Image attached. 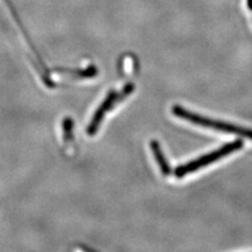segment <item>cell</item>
Wrapping results in <instances>:
<instances>
[{"mask_svg":"<svg viewBox=\"0 0 252 252\" xmlns=\"http://www.w3.org/2000/svg\"><path fill=\"white\" fill-rule=\"evenodd\" d=\"M172 113H173V115H176L179 118H181V119L186 120L188 122H191L196 125L203 126V127H207V128L216 129V130L224 131V132H231V133H235V135H240V136H243V137L252 140V129L239 127V126L230 124V123L208 119V118H206V117H203L198 114L189 112V110L181 107L179 105H175L172 107Z\"/></svg>","mask_w":252,"mask_h":252,"instance_id":"obj_1","label":"cell"},{"mask_svg":"<svg viewBox=\"0 0 252 252\" xmlns=\"http://www.w3.org/2000/svg\"><path fill=\"white\" fill-rule=\"evenodd\" d=\"M242 147H243V142L241 140L230 142V143L223 145L222 147L217 149V151H215V152L205 155L203 157H200L199 159H196L194 161H191V162H189L184 165H181V166H179L175 170V175L178 178H183L186 175H188V173L194 172L204 166H207V165H209V164L215 163L216 161L220 160V158L226 157L236 151H239V149H241Z\"/></svg>","mask_w":252,"mask_h":252,"instance_id":"obj_2","label":"cell"},{"mask_svg":"<svg viewBox=\"0 0 252 252\" xmlns=\"http://www.w3.org/2000/svg\"><path fill=\"white\" fill-rule=\"evenodd\" d=\"M135 89V86L133 84L129 83L126 86H124L123 90L120 92H112L110 94H107V97L105 98V100L103 101V103H102L99 108L97 109V112L94 113L93 119L89 125L88 127V133L90 136H94L96 131L99 128V125L103 120V118L105 116V114L107 112H109L110 109H112L118 102H120L121 100H123L126 96H128V94L133 91Z\"/></svg>","mask_w":252,"mask_h":252,"instance_id":"obj_3","label":"cell"},{"mask_svg":"<svg viewBox=\"0 0 252 252\" xmlns=\"http://www.w3.org/2000/svg\"><path fill=\"white\" fill-rule=\"evenodd\" d=\"M151 147L153 149L156 160H157L158 164H159V166L161 168V171H162L163 175H169V173L171 172L170 166H169L168 162L166 161V159H165L160 144L158 143L157 141H153V142H151Z\"/></svg>","mask_w":252,"mask_h":252,"instance_id":"obj_4","label":"cell"}]
</instances>
